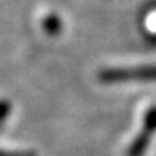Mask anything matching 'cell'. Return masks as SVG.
Segmentation results:
<instances>
[{"mask_svg": "<svg viewBox=\"0 0 156 156\" xmlns=\"http://www.w3.org/2000/svg\"><path fill=\"white\" fill-rule=\"evenodd\" d=\"M9 112H11V103L8 100L2 99L0 100V124L6 120V117L9 115Z\"/></svg>", "mask_w": 156, "mask_h": 156, "instance_id": "cell-3", "label": "cell"}, {"mask_svg": "<svg viewBox=\"0 0 156 156\" xmlns=\"http://www.w3.org/2000/svg\"><path fill=\"white\" fill-rule=\"evenodd\" d=\"M0 156H35L32 152H6V150H0Z\"/></svg>", "mask_w": 156, "mask_h": 156, "instance_id": "cell-4", "label": "cell"}, {"mask_svg": "<svg viewBox=\"0 0 156 156\" xmlns=\"http://www.w3.org/2000/svg\"><path fill=\"white\" fill-rule=\"evenodd\" d=\"M129 77H156V68H141V70H109L102 73L103 80H121Z\"/></svg>", "mask_w": 156, "mask_h": 156, "instance_id": "cell-1", "label": "cell"}, {"mask_svg": "<svg viewBox=\"0 0 156 156\" xmlns=\"http://www.w3.org/2000/svg\"><path fill=\"white\" fill-rule=\"evenodd\" d=\"M43 23H44V29H46L47 34H50V35H55V34H58V32L61 30V20H59L55 14L47 15Z\"/></svg>", "mask_w": 156, "mask_h": 156, "instance_id": "cell-2", "label": "cell"}]
</instances>
